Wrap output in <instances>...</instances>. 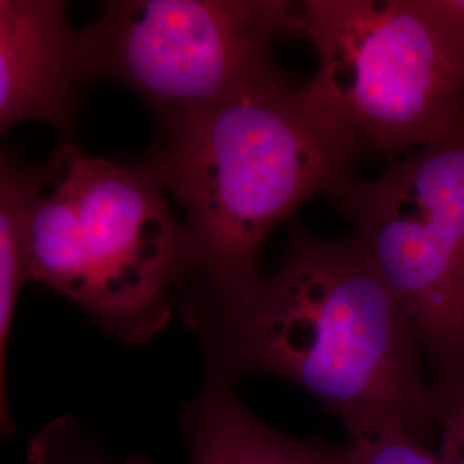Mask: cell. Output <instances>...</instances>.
Returning <instances> with one entry per match:
<instances>
[{"mask_svg": "<svg viewBox=\"0 0 464 464\" xmlns=\"http://www.w3.org/2000/svg\"><path fill=\"white\" fill-rule=\"evenodd\" d=\"M178 310L203 349L207 381L293 382L348 437L399 429L429 442L439 421L415 327L353 234L329 239L295 226L270 276Z\"/></svg>", "mask_w": 464, "mask_h": 464, "instance_id": "6da1fadb", "label": "cell"}, {"mask_svg": "<svg viewBox=\"0 0 464 464\" xmlns=\"http://www.w3.org/2000/svg\"><path fill=\"white\" fill-rule=\"evenodd\" d=\"M358 143L281 67L160 126L143 160L178 199L195 248L186 298L231 296L262 277L268 234L356 178Z\"/></svg>", "mask_w": 464, "mask_h": 464, "instance_id": "7a4b0ae2", "label": "cell"}, {"mask_svg": "<svg viewBox=\"0 0 464 464\" xmlns=\"http://www.w3.org/2000/svg\"><path fill=\"white\" fill-rule=\"evenodd\" d=\"M23 262L26 281L72 301L105 335L145 344L178 310L195 248L143 159L117 164L66 143L28 210Z\"/></svg>", "mask_w": 464, "mask_h": 464, "instance_id": "3957f363", "label": "cell"}, {"mask_svg": "<svg viewBox=\"0 0 464 464\" xmlns=\"http://www.w3.org/2000/svg\"><path fill=\"white\" fill-rule=\"evenodd\" d=\"M295 34L316 53L310 97L365 157L396 162L464 126V63L420 0H304Z\"/></svg>", "mask_w": 464, "mask_h": 464, "instance_id": "277c9868", "label": "cell"}, {"mask_svg": "<svg viewBox=\"0 0 464 464\" xmlns=\"http://www.w3.org/2000/svg\"><path fill=\"white\" fill-rule=\"evenodd\" d=\"M331 199L410 316L439 408L464 391V126Z\"/></svg>", "mask_w": 464, "mask_h": 464, "instance_id": "5b68a950", "label": "cell"}, {"mask_svg": "<svg viewBox=\"0 0 464 464\" xmlns=\"http://www.w3.org/2000/svg\"><path fill=\"white\" fill-rule=\"evenodd\" d=\"M289 0H117L80 32L86 80H114L159 126L210 107L277 69L274 44L295 34Z\"/></svg>", "mask_w": 464, "mask_h": 464, "instance_id": "8992f818", "label": "cell"}, {"mask_svg": "<svg viewBox=\"0 0 464 464\" xmlns=\"http://www.w3.org/2000/svg\"><path fill=\"white\" fill-rule=\"evenodd\" d=\"M83 82L66 2L0 0V134L30 119L71 133Z\"/></svg>", "mask_w": 464, "mask_h": 464, "instance_id": "52a82bcc", "label": "cell"}, {"mask_svg": "<svg viewBox=\"0 0 464 464\" xmlns=\"http://www.w3.org/2000/svg\"><path fill=\"white\" fill-rule=\"evenodd\" d=\"M188 464H341V448L276 430L253 415L234 385L207 381L179 415ZM124 464H149L130 459Z\"/></svg>", "mask_w": 464, "mask_h": 464, "instance_id": "ba28073f", "label": "cell"}, {"mask_svg": "<svg viewBox=\"0 0 464 464\" xmlns=\"http://www.w3.org/2000/svg\"><path fill=\"white\" fill-rule=\"evenodd\" d=\"M45 184V167L28 166L0 149V442L14 435L5 387V354L17 293L26 282L23 229L28 210Z\"/></svg>", "mask_w": 464, "mask_h": 464, "instance_id": "9c48e42d", "label": "cell"}, {"mask_svg": "<svg viewBox=\"0 0 464 464\" xmlns=\"http://www.w3.org/2000/svg\"><path fill=\"white\" fill-rule=\"evenodd\" d=\"M28 464H116L99 439L74 416L53 418L26 448Z\"/></svg>", "mask_w": 464, "mask_h": 464, "instance_id": "30bf717a", "label": "cell"}, {"mask_svg": "<svg viewBox=\"0 0 464 464\" xmlns=\"http://www.w3.org/2000/svg\"><path fill=\"white\" fill-rule=\"evenodd\" d=\"M341 464H444L439 452L415 433L399 429L372 430L348 437Z\"/></svg>", "mask_w": 464, "mask_h": 464, "instance_id": "8fae6325", "label": "cell"}, {"mask_svg": "<svg viewBox=\"0 0 464 464\" xmlns=\"http://www.w3.org/2000/svg\"><path fill=\"white\" fill-rule=\"evenodd\" d=\"M442 440L437 450L444 464H464V391L437 408Z\"/></svg>", "mask_w": 464, "mask_h": 464, "instance_id": "7c38bea8", "label": "cell"}, {"mask_svg": "<svg viewBox=\"0 0 464 464\" xmlns=\"http://www.w3.org/2000/svg\"><path fill=\"white\" fill-rule=\"evenodd\" d=\"M423 13L464 63V0H420Z\"/></svg>", "mask_w": 464, "mask_h": 464, "instance_id": "4fadbf2b", "label": "cell"}]
</instances>
